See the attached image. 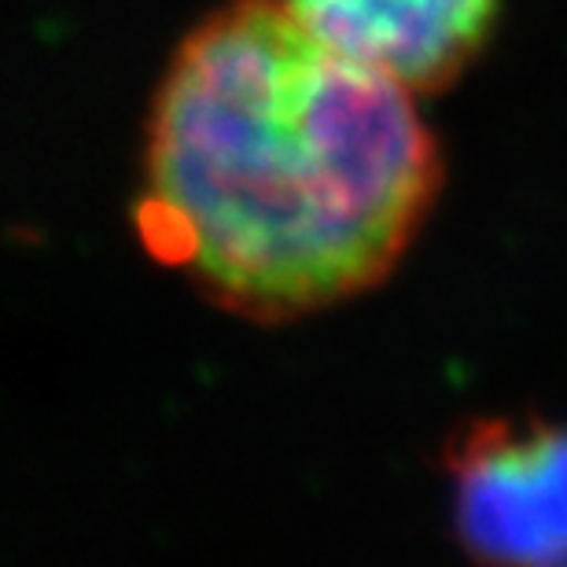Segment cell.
I'll return each mask as SVG.
<instances>
[{"mask_svg": "<svg viewBox=\"0 0 567 567\" xmlns=\"http://www.w3.org/2000/svg\"><path fill=\"white\" fill-rule=\"evenodd\" d=\"M439 192L416 93L284 0H225L155 85L137 229L207 302L284 324L388 280Z\"/></svg>", "mask_w": 567, "mask_h": 567, "instance_id": "cell-1", "label": "cell"}, {"mask_svg": "<svg viewBox=\"0 0 567 567\" xmlns=\"http://www.w3.org/2000/svg\"><path fill=\"white\" fill-rule=\"evenodd\" d=\"M453 535L480 564L567 567V427L535 413L461 424L442 446Z\"/></svg>", "mask_w": 567, "mask_h": 567, "instance_id": "cell-2", "label": "cell"}, {"mask_svg": "<svg viewBox=\"0 0 567 567\" xmlns=\"http://www.w3.org/2000/svg\"><path fill=\"white\" fill-rule=\"evenodd\" d=\"M317 38L410 93L450 89L494 38L502 0H284Z\"/></svg>", "mask_w": 567, "mask_h": 567, "instance_id": "cell-3", "label": "cell"}]
</instances>
